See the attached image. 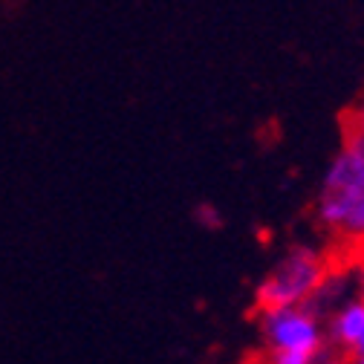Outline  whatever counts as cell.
Returning <instances> with one entry per match:
<instances>
[{
	"label": "cell",
	"instance_id": "1",
	"mask_svg": "<svg viewBox=\"0 0 364 364\" xmlns=\"http://www.w3.org/2000/svg\"><path fill=\"white\" fill-rule=\"evenodd\" d=\"M327 284V257L315 246H292L255 289L257 312L306 306Z\"/></svg>",
	"mask_w": 364,
	"mask_h": 364
},
{
	"label": "cell",
	"instance_id": "2",
	"mask_svg": "<svg viewBox=\"0 0 364 364\" xmlns=\"http://www.w3.org/2000/svg\"><path fill=\"white\" fill-rule=\"evenodd\" d=\"M361 191H364V142L347 136V142L333 156L324 173L321 197H318V205H315L318 223L327 232L341 237Z\"/></svg>",
	"mask_w": 364,
	"mask_h": 364
},
{
	"label": "cell",
	"instance_id": "3",
	"mask_svg": "<svg viewBox=\"0 0 364 364\" xmlns=\"http://www.w3.org/2000/svg\"><path fill=\"white\" fill-rule=\"evenodd\" d=\"M257 327L272 353H304L318 355L324 344V333L318 315L309 306H287L257 312Z\"/></svg>",
	"mask_w": 364,
	"mask_h": 364
},
{
	"label": "cell",
	"instance_id": "4",
	"mask_svg": "<svg viewBox=\"0 0 364 364\" xmlns=\"http://www.w3.org/2000/svg\"><path fill=\"white\" fill-rule=\"evenodd\" d=\"M364 336V298L347 301L330 321V341L336 347H341L347 355L355 353L358 341Z\"/></svg>",
	"mask_w": 364,
	"mask_h": 364
},
{
	"label": "cell",
	"instance_id": "5",
	"mask_svg": "<svg viewBox=\"0 0 364 364\" xmlns=\"http://www.w3.org/2000/svg\"><path fill=\"white\" fill-rule=\"evenodd\" d=\"M347 136H353V139H361V142H364V93H361V99L355 102V107L350 110V116H347Z\"/></svg>",
	"mask_w": 364,
	"mask_h": 364
},
{
	"label": "cell",
	"instance_id": "6",
	"mask_svg": "<svg viewBox=\"0 0 364 364\" xmlns=\"http://www.w3.org/2000/svg\"><path fill=\"white\" fill-rule=\"evenodd\" d=\"M197 223L200 225H205V229H211V232H217L220 225H223V217H220V211L214 208V205H197Z\"/></svg>",
	"mask_w": 364,
	"mask_h": 364
},
{
	"label": "cell",
	"instance_id": "7",
	"mask_svg": "<svg viewBox=\"0 0 364 364\" xmlns=\"http://www.w3.org/2000/svg\"><path fill=\"white\" fill-rule=\"evenodd\" d=\"M318 355H304V353H272L269 364H315Z\"/></svg>",
	"mask_w": 364,
	"mask_h": 364
},
{
	"label": "cell",
	"instance_id": "8",
	"mask_svg": "<svg viewBox=\"0 0 364 364\" xmlns=\"http://www.w3.org/2000/svg\"><path fill=\"white\" fill-rule=\"evenodd\" d=\"M321 364H350L347 358H327V361H321Z\"/></svg>",
	"mask_w": 364,
	"mask_h": 364
},
{
	"label": "cell",
	"instance_id": "9",
	"mask_svg": "<svg viewBox=\"0 0 364 364\" xmlns=\"http://www.w3.org/2000/svg\"><path fill=\"white\" fill-rule=\"evenodd\" d=\"M353 355H361V358H364V336H361V341H358V347H355Z\"/></svg>",
	"mask_w": 364,
	"mask_h": 364
},
{
	"label": "cell",
	"instance_id": "10",
	"mask_svg": "<svg viewBox=\"0 0 364 364\" xmlns=\"http://www.w3.org/2000/svg\"><path fill=\"white\" fill-rule=\"evenodd\" d=\"M347 361H350V364H364V358H361V355H347Z\"/></svg>",
	"mask_w": 364,
	"mask_h": 364
},
{
	"label": "cell",
	"instance_id": "11",
	"mask_svg": "<svg viewBox=\"0 0 364 364\" xmlns=\"http://www.w3.org/2000/svg\"><path fill=\"white\" fill-rule=\"evenodd\" d=\"M355 249H358V255H361V257H364V243H361V246H355Z\"/></svg>",
	"mask_w": 364,
	"mask_h": 364
}]
</instances>
